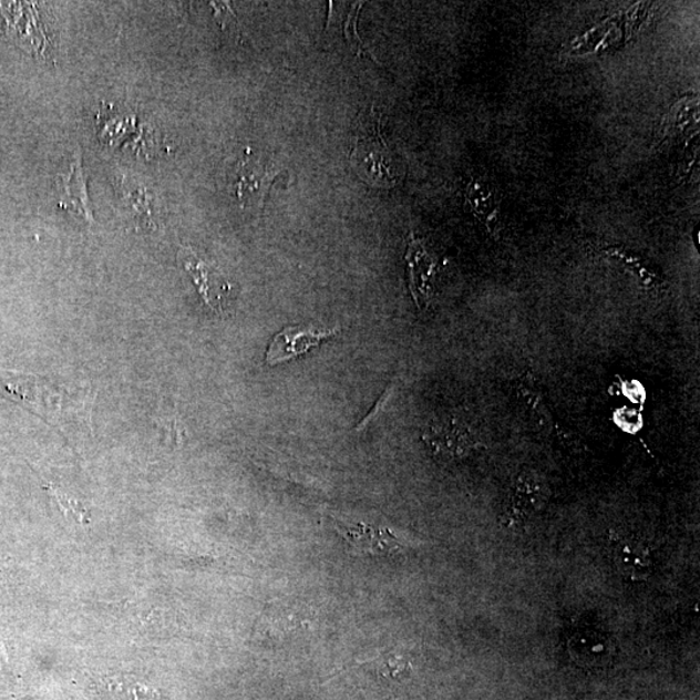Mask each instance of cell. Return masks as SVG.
Segmentation results:
<instances>
[{"mask_svg": "<svg viewBox=\"0 0 700 700\" xmlns=\"http://www.w3.org/2000/svg\"><path fill=\"white\" fill-rule=\"evenodd\" d=\"M352 164L363 178L377 187H391L398 178L393 174V158L379 132L360 136L353 151Z\"/></svg>", "mask_w": 700, "mask_h": 700, "instance_id": "5", "label": "cell"}, {"mask_svg": "<svg viewBox=\"0 0 700 700\" xmlns=\"http://www.w3.org/2000/svg\"><path fill=\"white\" fill-rule=\"evenodd\" d=\"M58 189L60 207L74 213L75 216L82 218L85 223H94L80 154L74 155L70 167L64 174L60 175Z\"/></svg>", "mask_w": 700, "mask_h": 700, "instance_id": "8", "label": "cell"}, {"mask_svg": "<svg viewBox=\"0 0 700 700\" xmlns=\"http://www.w3.org/2000/svg\"><path fill=\"white\" fill-rule=\"evenodd\" d=\"M549 491L542 476L525 471L515 478L505 504L509 527H523L543 512Z\"/></svg>", "mask_w": 700, "mask_h": 700, "instance_id": "3", "label": "cell"}, {"mask_svg": "<svg viewBox=\"0 0 700 700\" xmlns=\"http://www.w3.org/2000/svg\"><path fill=\"white\" fill-rule=\"evenodd\" d=\"M3 390L22 406L62 432L90 430L94 395L90 384L71 385L42 377L3 372Z\"/></svg>", "mask_w": 700, "mask_h": 700, "instance_id": "1", "label": "cell"}, {"mask_svg": "<svg viewBox=\"0 0 700 700\" xmlns=\"http://www.w3.org/2000/svg\"><path fill=\"white\" fill-rule=\"evenodd\" d=\"M361 7H362V3H356V9L352 17H350L349 14L344 33H346V38L349 44L352 45V48L357 51V53H359V55L362 56L364 55V53H367V55H371V53L370 51L364 49L361 38L359 37V32H357V21H359V12L361 10Z\"/></svg>", "mask_w": 700, "mask_h": 700, "instance_id": "13", "label": "cell"}, {"mask_svg": "<svg viewBox=\"0 0 700 700\" xmlns=\"http://www.w3.org/2000/svg\"><path fill=\"white\" fill-rule=\"evenodd\" d=\"M117 194L121 205L141 224H152L155 217V197L151 189L134 179L117 181Z\"/></svg>", "mask_w": 700, "mask_h": 700, "instance_id": "10", "label": "cell"}, {"mask_svg": "<svg viewBox=\"0 0 700 700\" xmlns=\"http://www.w3.org/2000/svg\"><path fill=\"white\" fill-rule=\"evenodd\" d=\"M425 445L439 460L459 461L467 456L477 446V440L470 425L451 416L430 424L423 433Z\"/></svg>", "mask_w": 700, "mask_h": 700, "instance_id": "4", "label": "cell"}, {"mask_svg": "<svg viewBox=\"0 0 700 700\" xmlns=\"http://www.w3.org/2000/svg\"><path fill=\"white\" fill-rule=\"evenodd\" d=\"M280 171L249 150L239 159L231 182L235 199L241 207H262Z\"/></svg>", "mask_w": 700, "mask_h": 700, "instance_id": "2", "label": "cell"}, {"mask_svg": "<svg viewBox=\"0 0 700 700\" xmlns=\"http://www.w3.org/2000/svg\"><path fill=\"white\" fill-rule=\"evenodd\" d=\"M6 660V651L3 649V646L0 645V663H2V661Z\"/></svg>", "mask_w": 700, "mask_h": 700, "instance_id": "14", "label": "cell"}, {"mask_svg": "<svg viewBox=\"0 0 700 700\" xmlns=\"http://www.w3.org/2000/svg\"><path fill=\"white\" fill-rule=\"evenodd\" d=\"M49 491L52 494L53 500L56 501L59 508L62 509L68 519H72L75 523L80 524L90 523V513L87 512L85 506L81 504L80 501L66 496V494L60 492L59 490L52 488V486H49Z\"/></svg>", "mask_w": 700, "mask_h": 700, "instance_id": "12", "label": "cell"}, {"mask_svg": "<svg viewBox=\"0 0 700 700\" xmlns=\"http://www.w3.org/2000/svg\"><path fill=\"white\" fill-rule=\"evenodd\" d=\"M615 567L629 581L644 583L653 573L650 546L638 538L622 539L614 552Z\"/></svg>", "mask_w": 700, "mask_h": 700, "instance_id": "9", "label": "cell"}, {"mask_svg": "<svg viewBox=\"0 0 700 700\" xmlns=\"http://www.w3.org/2000/svg\"><path fill=\"white\" fill-rule=\"evenodd\" d=\"M339 332L333 330H318L315 327L289 326L274 337L266 352V363L270 367L296 359L306 354L327 339Z\"/></svg>", "mask_w": 700, "mask_h": 700, "instance_id": "6", "label": "cell"}, {"mask_svg": "<svg viewBox=\"0 0 700 700\" xmlns=\"http://www.w3.org/2000/svg\"><path fill=\"white\" fill-rule=\"evenodd\" d=\"M178 260L184 265L188 276L199 291L203 300L212 310L223 311L225 296L230 291V285L216 268L202 260L192 248H182Z\"/></svg>", "mask_w": 700, "mask_h": 700, "instance_id": "7", "label": "cell"}, {"mask_svg": "<svg viewBox=\"0 0 700 700\" xmlns=\"http://www.w3.org/2000/svg\"><path fill=\"white\" fill-rule=\"evenodd\" d=\"M385 534L384 531H380L379 535L374 534V529L372 527H368V525H357V527L348 528V534L346 535V539L349 545L357 547L361 552L368 553H383L385 550H393L395 545L393 537L388 536L383 537Z\"/></svg>", "mask_w": 700, "mask_h": 700, "instance_id": "11", "label": "cell"}]
</instances>
